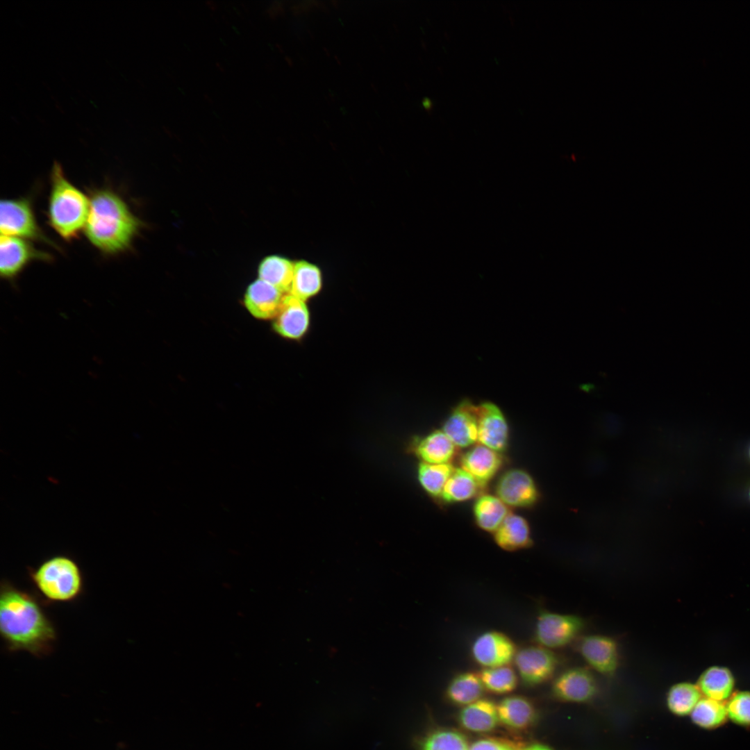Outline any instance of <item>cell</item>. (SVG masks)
Masks as SVG:
<instances>
[{
	"label": "cell",
	"mask_w": 750,
	"mask_h": 750,
	"mask_svg": "<svg viewBox=\"0 0 750 750\" xmlns=\"http://www.w3.org/2000/svg\"><path fill=\"white\" fill-rule=\"evenodd\" d=\"M502 462L499 452L480 443L465 453L460 459L461 468L470 474L482 486L497 474Z\"/></svg>",
	"instance_id": "17"
},
{
	"label": "cell",
	"mask_w": 750,
	"mask_h": 750,
	"mask_svg": "<svg viewBox=\"0 0 750 750\" xmlns=\"http://www.w3.org/2000/svg\"><path fill=\"white\" fill-rule=\"evenodd\" d=\"M515 742L501 738L488 737L478 739L469 745V750H520Z\"/></svg>",
	"instance_id": "34"
},
{
	"label": "cell",
	"mask_w": 750,
	"mask_h": 750,
	"mask_svg": "<svg viewBox=\"0 0 750 750\" xmlns=\"http://www.w3.org/2000/svg\"><path fill=\"white\" fill-rule=\"evenodd\" d=\"M749 453H750V451H749Z\"/></svg>",
	"instance_id": "37"
},
{
	"label": "cell",
	"mask_w": 750,
	"mask_h": 750,
	"mask_svg": "<svg viewBox=\"0 0 750 750\" xmlns=\"http://www.w3.org/2000/svg\"><path fill=\"white\" fill-rule=\"evenodd\" d=\"M477 525L483 531L494 533L510 513L508 506L496 495L484 494L473 508Z\"/></svg>",
	"instance_id": "24"
},
{
	"label": "cell",
	"mask_w": 750,
	"mask_h": 750,
	"mask_svg": "<svg viewBox=\"0 0 750 750\" xmlns=\"http://www.w3.org/2000/svg\"><path fill=\"white\" fill-rule=\"evenodd\" d=\"M29 578L47 603H69L83 593L84 578L78 563L66 555H56L28 569Z\"/></svg>",
	"instance_id": "4"
},
{
	"label": "cell",
	"mask_w": 750,
	"mask_h": 750,
	"mask_svg": "<svg viewBox=\"0 0 750 750\" xmlns=\"http://www.w3.org/2000/svg\"><path fill=\"white\" fill-rule=\"evenodd\" d=\"M1 235L49 242L36 222L27 199H2L0 203Z\"/></svg>",
	"instance_id": "6"
},
{
	"label": "cell",
	"mask_w": 750,
	"mask_h": 750,
	"mask_svg": "<svg viewBox=\"0 0 750 750\" xmlns=\"http://www.w3.org/2000/svg\"><path fill=\"white\" fill-rule=\"evenodd\" d=\"M520 750H553L551 747L544 744L533 743L526 747L521 748Z\"/></svg>",
	"instance_id": "35"
},
{
	"label": "cell",
	"mask_w": 750,
	"mask_h": 750,
	"mask_svg": "<svg viewBox=\"0 0 750 750\" xmlns=\"http://www.w3.org/2000/svg\"><path fill=\"white\" fill-rule=\"evenodd\" d=\"M513 661L524 684L535 686L553 677L560 660L551 649L538 644L518 650Z\"/></svg>",
	"instance_id": "7"
},
{
	"label": "cell",
	"mask_w": 750,
	"mask_h": 750,
	"mask_svg": "<svg viewBox=\"0 0 750 750\" xmlns=\"http://www.w3.org/2000/svg\"><path fill=\"white\" fill-rule=\"evenodd\" d=\"M294 262L279 256L264 258L258 267V276L282 292L288 294L290 290Z\"/></svg>",
	"instance_id": "25"
},
{
	"label": "cell",
	"mask_w": 750,
	"mask_h": 750,
	"mask_svg": "<svg viewBox=\"0 0 750 750\" xmlns=\"http://www.w3.org/2000/svg\"><path fill=\"white\" fill-rule=\"evenodd\" d=\"M499 722L510 729L524 731L535 722L537 712L528 699L518 695L505 697L497 705Z\"/></svg>",
	"instance_id": "18"
},
{
	"label": "cell",
	"mask_w": 750,
	"mask_h": 750,
	"mask_svg": "<svg viewBox=\"0 0 750 750\" xmlns=\"http://www.w3.org/2000/svg\"><path fill=\"white\" fill-rule=\"evenodd\" d=\"M551 692L560 701L584 703L597 694L598 684L589 669L572 667L560 674L553 681Z\"/></svg>",
	"instance_id": "8"
},
{
	"label": "cell",
	"mask_w": 750,
	"mask_h": 750,
	"mask_svg": "<svg viewBox=\"0 0 750 750\" xmlns=\"http://www.w3.org/2000/svg\"><path fill=\"white\" fill-rule=\"evenodd\" d=\"M454 469L451 463L430 464L422 462L417 469L418 481L428 494L439 497Z\"/></svg>",
	"instance_id": "28"
},
{
	"label": "cell",
	"mask_w": 750,
	"mask_h": 750,
	"mask_svg": "<svg viewBox=\"0 0 750 750\" xmlns=\"http://www.w3.org/2000/svg\"><path fill=\"white\" fill-rule=\"evenodd\" d=\"M0 633L8 651L49 655L57 639L53 622L33 594L2 580L0 588Z\"/></svg>",
	"instance_id": "1"
},
{
	"label": "cell",
	"mask_w": 750,
	"mask_h": 750,
	"mask_svg": "<svg viewBox=\"0 0 750 750\" xmlns=\"http://www.w3.org/2000/svg\"><path fill=\"white\" fill-rule=\"evenodd\" d=\"M424 106H425V107H426V108H429V106H431V103H430V101H429L428 99V101H427V99H426V101H424Z\"/></svg>",
	"instance_id": "36"
},
{
	"label": "cell",
	"mask_w": 750,
	"mask_h": 750,
	"mask_svg": "<svg viewBox=\"0 0 750 750\" xmlns=\"http://www.w3.org/2000/svg\"><path fill=\"white\" fill-rule=\"evenodd\" d=\"M733 679L725 668L713 667L706 670L699 681V688L707 698L717 701L727 699L732 692Z\"/></svg>",
	"instance_id": "27"
},
{
	"label": "cell",
	"mask_w": 750,
	"mask_h": 750,
	"mask_svg": "<svg viewBox=\"0 0 750 750\" xmlns=\"http://www.w3.org/2000/svg\"><path fill=\"white\" fill-rule=\"evenodd\" d=\"M496 494L507 506L515 508L533 506L539 495L531 476L521 469L504 473L497 482Z\"/></svg>",
	"instance_id": "12"
},
{
	"label": "cell",
	"mask_w": 750,
	"mask_h": 750,
	"mask_svg": "<svg viewBox=\"0 0 750 750\" xmlns=\"http://www.w3.org/2000/svg\"><path fill=\"white\" fill-rule=\"evenodd\" d=\"M585 627L581 616L543 610L537 617L534 639L538 644L551 650L563 648L578 639Z\"/></svg>",
	"instance_id": "5"
},
{
	"label": "cell",
	"mask_w": 750,
	"mask_h": 750,
	"mask_svg": "<svg viewBox=\"0 0 750 750\" xmlns=\"http://www.w3.org/2000/svg\"><path fill=\"white\" fill-rule=\"evenodd\" d=\"M90 203V198L66 178L60 165L55 162L48 208L51 228L65 240L76 238L85 228Z\"/></svg>",
	"instance_id": "3"
},
{
	"label": "cell",
	"mask_w": 750,
	"mask_h": 750,
	"mask_svg": "<svg viewBox=\"0 0 750 750\" xmlns=\"http://www.w3.org/2000/svg\"><path fill=\"white\" fill-rule=\"evenodd\" d=\"M460 725L465 730L484 733L496 728L499 722L497 705L486 699H480L465 706L458 714Z\"/></svg>",
	"instance_id": "19"
},
{
	"label": "cell",
	"mask_w": 750,
	"mask_h": 750,
	"mask_svg": "<svg viewBox=\"0 0 750 750\" xmlns=\"http://www.w3.org/2000/svg\"><path fill=\"white\" fill-rule=\"evenodd\" d=\"M496 544L506 551H517L532 544L528 523L522 516L509 513L494 533Z\"/></svg>",
	"instance_id": "20"
},
{
	"label": "cell",
	"mask_w": 750,
	"mask_h": 750,
	"mask_svg": "<svg viewBox=\"0 0 750 750\" xmlns=\"http://www.w3.org/2000/svg\"><path fill=\"white\" fill-rule=\"evenodd\" d=\"M322 285V273L317 266L305 260L294 262L289 294L306 301L318 294Z\"/></svg>",
	"instance_id": "22"
},
{
	"label": "cell",
	"mask_w": 750,
	"mask_h": 750,
	"mask_svg": "<svg viewBox=\"0 0 750 750\" xmlns=\"http://www.w3.org/2000/svg\"><path fill=\"white\" fill-rule=\"evenodd\" d=\"M49 259V254L35 249L26 239L1 235L0 273L4 278H15L31 261Z\"/></svg>",
	"instance_id": "11"
},
{
	"label": "cell",
	"mask_w": 750,
	"mask_h": 750,
	"mask_svg": "<svg viewBox=\"0 0 750 750\" xmlns=\"http://www.w3.org/2000/svg\"><path fill=\"white\" fill-rule=\"evenodd\" d=\"M517 651L514 642L507 635L497 631L480 634L471 647L473 660L483 668L508 665L514 660Z\"/></svg>",
	"instance_id": "10"
},
{
	"label": "cell",
	"mask_w": 750,
	"mask_h": 750,
	"mask_svg": "<svg viewBox=\"0 0 750 750\" xmlns=\"http://www.w3.org/2000/svg\"><path fill=\"white\" fill-rule=\"evenodd\" d=\"M578 651L592 669L602 675H613L619 666V645L612 637L601 634L584 635L578 641Z\"/></svg>",
	"instance_id": "9"
},
{
	"label": "cell",
	"mask_w": 750,
	"mask_h": 750,
	"mask_svg": "<svg viewBox=\"0 0 750 750\" xmlns=\"http://www.w3.org/2000/svg\"><path fill=\"white\" fill-rule=\"evenodd\" d=\"M419 750H469L466 737L456 730L441 728L429 732L419 743Z\"/></svg>",
	"instance_id": "30"
},
{
	"label": "cell",
	"mask_w": 750,
	"mask_h": 750,
	"mask_svg": "<svg viewBox=\"0 0 750 750\" xmlns=\"http://www.w3.org/2000/svg\"><path fill=\"white\" fill-rule=\"evenodd\" d=\"M478 442L497 452L506 449L508 426L501 409L494 403L484 402L477 406Z\"/></svg>",
	"instance_id": "13"
},
{
	"label": "cell",
	"mask_w": 750,
	"mask_h": 750,
	"mask_svg": "<svg viewBox=\"0 0 750 750\" xmlns=\"http://www.w3.org/2000/svg\"><path fill=\"white\" fill-rule=\"evenodd\" d=\"M309 324L310 314L306 301L285 294L274 317V330L284 338L299 339L306 333Z\"/></svg>",
	"instance_id": "15"
},
{
	"label": "cell",
	"mask_w": 750,
	"mask_h": 750,
	"mask_svg": "<svg viewBox=\"0 0 750 750\" xmlns=\"http://www.w3.org/2000/svg\"><path fill=\"white\" fill-rule=\"evenodd\" d=\"M442 430L457 447L465 448L476 443L477 406L467 400L462 401L450 413Z\"/></svg>",
	"instance_id": "14"
},
{
	"label": "cell",
	"mask_w": 750,
	"mask_h": 750,
	"mask_svg": "<svg viewBox=\"0 0 750 750\" xmlns=\"http://www.w3.org/2000/svg\"><path fill=\"white\" fill-rule=\"evenodd\" d=\"M701 699V691L696 685L689 683L674 685L668 691L667 705L669 710L678 716L691 713Z\"/></svg>",
	"instance_id": "29"
},
{
	"label": "cell",
	"mask_w": 750,
	"mask_h": 750,
	"mask_svg": "<svg viewBox=\"0 0 750 750\" xmlns=\"http://www.w3.org/2000/svg\"><path fill=\"white\" fill-rule=\"evenodd\" d=\"M727 716L726 706L722 701L707 697L701 699L691 712L692 721L706 728L721 725Z\"/></svg>",
	"instance_id": "32"
},
{
	"label": "cell",
	"mask_w": 750,
	"mask_h": 750,
	"mask_svg": "<svg viewBox=\"0 0 750 750\" xmlns=\"http://www.w3.org/2000/svg\"><path fill=\"white\" fill-rule=\"evenodd\" d=\"M728 716L735 723L750 724V693L738 692L734 694L726 706Z\"/></svg>",
	"instance_id": "33"
},
{
	"label": "cell",
	"mask_w": 750,
	"mask_h": 750,
	"mask_svg": "<svg viewBox=\"0 0 750 750\" xmlns=\"http://www.w3.org/2000/svg\"><path fill=\"white\" fill-rule=\"evenodd\" d=\"M285 294L274 286L258 278L248 287L244 295V304L250 313L257 318H274Z\"/></svg>",
	"instance_id": "16"
},
{
	"label": "cell",
	"mask_w": 750,
	"mask_h": 750,
	"mask_svg": "<svg viewBox=\"0 0 750 750\" xmlns=\"http://www.w3.org/2000/svg\"><path fill=\"white\" fill-rule=\"evenodd\" d=\"M485 690L479 674L465 672L457 674L451 680L446 694L453 703L467 706L481 699Z\"/></svg>",
	"instance_id": "23"
},
{
	"label": "cell",
	"mask_w": 750,
	"mask_h": 750,
	"mask_svg": "<svg viewBox=\"0 0 750 750\" xmlns=\"http://www.w3.org/2000/svg\"><path fill=\"white\" fill-rule=\"evenodd\" d=\"M478 674L485 689L496 694L510 693L517 685V676L509 665L483 668Z\"/></svg>",
	"instance_id": "31"
},
{
	"label": "cell",
	"mask_w": 750,
	"mask_h": 750,
	"mask_svg": "<svg viewBox=\"0 0 750 750\" xmlns=\"http://www.w3.org/2000/svg\"><path fill=\"white\" fill-rule=\"evenodd\" d=\"M482 486L470 474L462 468H455L447 481L440 497L447 503L469 500Z\"/></svg>",
	"instance_id": "26"
},
{
	"label": "cell",
	"mask_w": 750,
	"mask_h": 750,
	"mask_svg": "<svg viewBox=\"0 0 750 750\" xmlns=\"http://www.w3.org/2000/svg\"><path fill=\"white\" fill-rule=\"evenodd\" d=\"M456 448L442 430H436L421 439L415 445V451L424 462L444 464L450 463L456 453Z\"/></svg>",
	"instance_id": "21"
},
{
	"label": "cell",
	"mask_w": 750,
	"mask_h": 750,
	"mask_svg": "<svg viewBox=\"0 0 750 750\" xmlns=\"http://www.w3.org/2000/svg\"><path fill=\"white\" fill-rule=\"evenodd\" d=\"M85 235L101 252L115 254L126 250L140 227V220L113 191L95 190L90 198Z\"/></svg>",
	"instance_id": "2"
}]
</instances>
